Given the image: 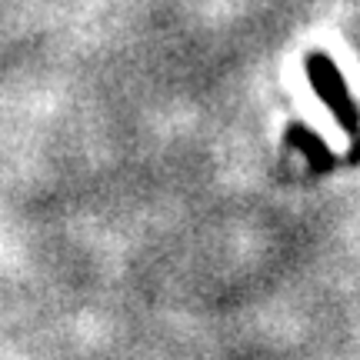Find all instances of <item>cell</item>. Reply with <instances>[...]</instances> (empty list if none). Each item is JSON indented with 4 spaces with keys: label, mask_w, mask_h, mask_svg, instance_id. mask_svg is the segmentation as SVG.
<instances>
[{
    "label": "cell",
    "mask_w": 360,
    "mask_h": 360,
    "mask_svg": "<svg viewBox=\"0 0 360 360\" xmlns=\"http://www.w3.org/2000/svg\"><path fill=\"white\" fill-rule=\"evenodd\" d=\"M321 70H323V80L314 74V77H317V80H314V84H317V90H321L323 97H327V103L337 110L340 124H344L347 130H357V117H354V110H350V101H347V94H344V87L337 84V74L323 64V60H321Z\"/></svg>",
    "instance_id": "6da1fadb"
}]
</instances>
